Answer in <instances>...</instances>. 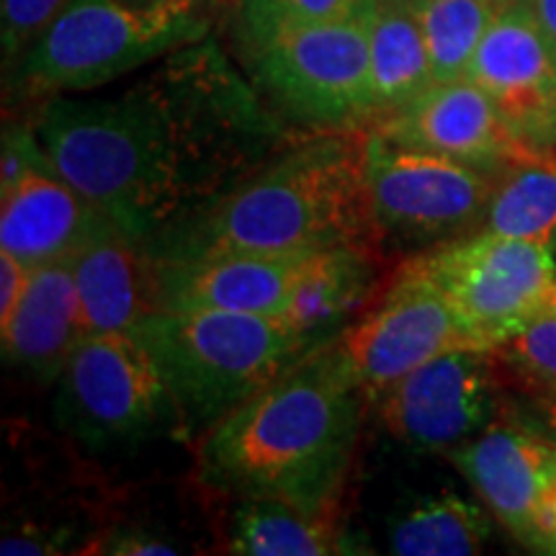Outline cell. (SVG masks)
Masks as SVG:
<instances>
[{"label": "cell", "instance_id": "13", "mask_svg": "<svg viewBox=\"0 0 556 556\" xmlns=\"http://www.w3.org/2000/svg\"><path fill=\"white\" fill-rule=\"evenodd\" d=\"M368 127L405 148L458 160L490 176L544 150L523 142L507 127L490 96L469 78L433 83L397 114Z\"/></svg>", "mask_w": 556, "mask_h": 556}, {"label": "cell", "instance_id": "28", "mask_svg": "<svg viewBox=\"0 0 556 556\" xmlns=\"http://www.w3.org/2000/svg\"><path fill=\"white\" fill-rule=\"evenodd\" d=\"M180 548L173 541L144 531V528H111L80 554H116V556H142V554H178Z\"/></svg>", "mask_w": 556, "mask_h": 556}, {"label": "cell", "instance_id": "14", "mask_svg": "<svg viewBox=\"0 0 556 556\" xmlns=\"http://www.w3.org/2000/svg\"><path fill=\"white\" fill-rule=\"evenodd\" d=\"M312 255L315 253H219L150 258L155 307L283 317Z\"/></svg>", "mask_w": 556, "mask_h": 556}, {"label": "cell", "instance_id": "17", "mask_svg": "<svg viewBox=\"0 0 556 556\" xmlns=\"http://www.w3.org/2000/svg\"><path fill=\"white\" fill-rule=\"evenodd\" d=\"M67 261L78 287L86 336L135 332L157 309L148 250L114 219L103 217Z\"/></svg>", "mask_w": 556, "mask_h": 556}, {"label": "cell", "instance_id": "24", "mask_svg": "<svg viewBox=\"0 0 556 556\" xmlns=\"http://www.w3.org/2000/svg\"><path fill=\"white\" fill-rule=\"evenodd\" d=\"M409 9L426 37L435 83L467 78L479 41L500 9L486 0H413Z\"/></svg>", "mask_w": 556, "mask_h": 556}, {"label": "cell", "instance_id": "26", "mask_svg": "<svg viewBox=\"0 0 556 556\" xmlns=\"http://www.w3.org/2000/svg\"><path fill=\"white\" fill-rule=\"evenodd\" d=\"M73 0H0V31H3V65H16L26 50Z\"/></svg>", "mask_w": 556, "mask_h": 556}, {"label": "cell", "instance_id": "1", "mask_svg": "<svg viewBox=\"0 0 556 556\" xmlns=\"http://www.w3.org/2000/svg\"><path fill=\"white\" fill-rule=\"evenodd\" d=\"M31 129L52 168L142 245L287 144L258 90L208 37L116 96L47 99Z\"/></svg>", "mask_w": 556, "mask_h": 556}, {"label": "cell", "instance_id": "3", "mask_svg": "<svg viewBox=\"0 0 556 556\" xmlns=\"http://www.w3.org/2000/svg\"><path fill=\"white\" fill-rule=\"evenodd\" d=\"M371 127L287 142L212 206L144 245L150 258L317 253L379 238L371 206Z\"/></svg>", "mask_w": 556, "mask_h": 556}, {"label": "cell", "instance_id": "4", "mask_svg": "<svg viewBox=\"0 0 556 556\" xmlns=\"http://www.w3.org/2000/svg\"><path fill=\"white\" fill-rule=\"evenodd\" d=\"M135 336L163 368L186 435H204L319 345L287 317L222 309H155Z\"/></svg>", "mask_w": 556, "mask_h": 556}, {"label": "cell", "instance_id": "5", "mask_svg": "<svg viewBox=\"0 0 556 556\" xmlns=\"http://www.w3.org/2000/svg\"><path fill=\"white\" fill-rule=\"evenodd\" d=\"M208 0H73L13 65V93H83L208 37Z\"/></svg>", "mask_w": 556, "mask_h": 556}, {"label": "cell", "instance_id": "6", "mask_svg": "<svg viewBox=\"0 0 556 556\" xmlns=\"http://www.w3.org/2000/svg\"><path fill=\"white\" fill-rule=\"evenodd\" d=\"M242 31L255 83L278 111L317 129L374 122L364 9L328 21L242 9Z\"/></svg>", "mask_w": 556, "mask_h": 556}, {"label": "cell", "instance_id": "8", "mask_svg": "<svg viewBox=\"0 0 556 556\" xmlns=\"http://www.w3.org/2000/svg\"><path fill=\"white\" fill-rule=\"evenodd\" d=\"M58 392L62 428L90 448L137 443L180 417L163 368L135 332L83 336Z\"/></svg>", "mask_w": 556, "mask_h": 556}, {"label": "cell", "instance_id": "23", "mask_svg": "<svg viewBox=\"0 0 556 556\" xmlns=\"http://www.w3.org/2000/svg\"><path fill=\"white\" fill-rule=\"evenodd\" d=\"M492 536L482 507L456 492L422 497L389 526V552L402 556H471Z\"/></svg>", "mask_w": 556, "mask_h": 556}, {"label": "cell", "instance_id": "18", "mask_svg": "<svg viewBox=\"0 0 556 556\" xmlns=\"http://www.w3.org/2000/svg\"><path fill=\"white\" fill-rule=\"evenodd\" d=\"M3 356L41 384L58 381L67 358L86 336L80 299L70 261H54L29 268L24 296L5 325Z\"/></svg>", "mask_w": 556, "mask_h": 556}, {"label": "cell", "instance_id": "21", "mask_svg": "<svg viewBox=\"0 0 556 556\" xmlns=\"http://www.w3.org/2000/svg\"><path fill=\"white\" fill-rule=\"evenodd\" d=\"M377 287V266L368 245H340L312 255L299 278L287 317L315 343L348 317L358 315Z\"/></svg>", "mask_w": 556, "mask_h": 556}, {"label": "cell", "instance_id": "32", "mask_svg": "<svg viewBox=\"0 0 556 556\" xmlns=\"http://www.w3.org/2000/svg\"><path fill=\"white\" fill-rule=\"evenodd\" d=\"M486 3H492V5H495V9H507V5L528 3V0H486Z\"/></svg>", "mask_w": 556, "mask_h": 556}, {"label": "cell", "instance_id": "10", "mask_svg": "<svg viewBox=\"0 0 556 556\" xmlns=\"http://www.w3.org/2000/svg\"><path fill=\"white\" fill-rule=\"evenodd\" d=\"M371 206L379 238L443 242L482 225L497 176L405 148L371 129Z\"/></svg>", "mask_w": 556, "mask_h": 556}, {"label": "cell", "instance_id": "29", "mask_svg": "<svg viewBox=\"0 0 556 556\" xmlns=\"http://www.w3.org/2000/svg\"><path fill=\"white\" fill-rule=\"evenodd\" d=\"M29 268L13 258L11 253L0 250V325H5L16 312L21 296H24Z\"/></svg>", "mask_w": 556, "mask_h": 556}, {"label": "cell", "instance_id": "15", "mask_svg": "<svg viewBox=\"0 0 556 556\" xmlns=\"http://www.w3.org/2000/svg\"><path fill=\"white\" fill-rule=\"evenodd\" d=\"M490 516L518 539L533 544V513L556 469V443L533 428L492 422L477 438L448 451Z\"/></svg>", "mask_w": 556, "mask_h": 556}, {"label": "cell", "instance_id": "19", "mask_svg": "<svg viewBox=\"0 0 556 556\" xmlns=\"http://www.w3.org/2000/svg\"><path fill=\"white\" fill-rule=\"evenodd\" d=\"M368 29L374 122L397 114L433 86V65L413 9L400 0H361Z\"/></svg>", "mask_w": 556, "mask_h": 556}, {"label": "cell", "instance_id": "11", "mask_svg": "<svg viewBox=\"0 0 556 556\" xmlns=\"http://www.w3.org/2000/svg\"><path fill=\"white\" fill-rule=\"evenodd\" d=\"M500 379L492 351L443 353L379 400L389 433L415 451H454L495 422Z\"/></svg>", "mask_w": 556, "mask_h": 556}, {"label": "cell", "instance_id": "35", "mask_svg": "<svg viewBox=\"0 0 556 556\" xmlns=\"http://www.w3.org/2000/svg\"><path fill=\"white\" fill-rule=\"evenodd\" d=\"M552 554H556V546H554V552H552Z\"/></svg>", "mask_w": 556, "mask_h": 556}, {"label": "cell", "instance_id": "30", "mask_svg": "<svg viewBox=\"0 0 556 556\" xmlns=\"http://www.w3.org/2000/svg\"><path fill=\"white\" fill-rule=\"evenodd\" d=\"M531 402L533 413H536V426H533V430L556 443V394L554 397H541Z\"/></svg>", "mask_w": 556, "mask_h": 556}, {"label": "cell", "instance_id": "33", "mask_svg": "<svg viewBox=\"0 0 556 556\" xmlns=\"http://www.w3.org/2000/svg\"><path fill=\"white\" fill-rule=\"evenodd\" d=\"M546 312H552V315H556V289H554L552 299H548V309Z\"/></svg>", "mask_w": 556, "mask_h": 556}, {"label": "cell", "instance_id": "25", "mask_svg": "<svg viewBox=\"0 0 556 556\" xmlns=\"http://www.w3.org/2000/svg\"><path fill=\"white\" fill-rule=\"evenodd\" d=\"M500 379H510L526 397L541 400L556 394V315L544 312L495 348Z\"/></svg>", "mask_w": 556, "mask_h": 556}, {"label": "cell", "instance_id": "7", "mask_svg": "<svg viewBox=\"0 0 556 556\" xmlns=\"http://www.w3.org/2000/svg\"><path fill=\"white\" fill-rule=\"evenodd\" d=\"M407 263L443 291L464 328L486 351L544 315L556 289L552 245L482 229L438 242Z\"/></svg>", "mask_w": 556, "mask_h": 556}, {"label": "cell", "instance_id": "16", "mask_svg": "<svg viewBox=\"0 0 556 556\" xmlns=\"http://www.w3.org/2000/svg\"><path fill=\"white\" fill-rule=\"evenodd\" d=\"M0 193V250L26 268L73 258L106 217L50 163L24 173Z\"/></svg>", "mask_w": 556, "mask_h": 556}, {"label": "cell", "instance_id": "12", "mask_svg": "<svg viewBox=\"0 0 556 556\" xmlns=\"http://www.w3.org/2000/svg\"><path fill=\"white\" fill-rule=\"evenodd\" d=\"M469 80L490 96L507 127L533 144L556 148V37L528 3L492 18L471 60Z\"/></svg>", "mask_w": 556, "mask_h": 556}, {"label": "cell", "instance_id": "9", "mask_svg": "<svg viewBox=\"0 0 556 556\" xmlns=\"http://www.w3.org/2000/svg\"><path fill=\"white\" fill-rule=\"evenodd\" d=\"M338 345L366 400L377 402L409 371L443 353L486 351L464 328L443 291L409 263L379 302L340 332Z\"/></svg>", "mask_w": 556, "mask_h": 556}, {"label": "cell", "instance_id": "34", "mask_svg": "<svg viewBox=\"0 0 556 556\" xmlns=\"http://www.w3.org/2000/svg\"><path fill=\"white\" fill-rule=\"evenodd\" d=\"M400 3H407L409 5V3H413V0H400Z\"/></svg>", "mask_w": 556, "mask_h": 556}, {"label": "cell", "instance_id": "31", "mask_svg": "<svg viewBox=\"0 0 556 556\" xmlns=\"http://www.w3.org/2000/svg\"><path fill=\"white\" fill-rule=\"evenodd\" d=\"M528 5L536 13L541 24L556 37V0H528Z\"/></svg>", "mask_w": 556, "mask_h": 556}, {"label": "cell", "instance_id": "20", "mask_svg": "<svg viewBox=\"0 0 556 556\" xmlns=\"http://www.w3.org/2000/svg\"><path fill=\"white\" fill-rule=\"evenodd\" d=\"M229 554L330 556L348 554L338 507L307 510L278 497H235L229 518Z\"/></svg>", "mask_w": 556, "mask_h": 556}, {"label": "cell", "instance_id": "27", "mask_svg": "<svg viewBox=\"0 0 556 556\" xmlns=\"http://www.w3.org/2000/svg\"><path fill=\"white\" fill-rule=\"evenodd\" d=\"M242 9L281 18L328 21L358 13L361 0H242Z\"/></svg>", "mask_w": 556, "mask_h": 556}, {"label": "cell", "instance_id": "22", "mask_svg": "<svg viewBox=\"0 0 556 556\" xmlns=\"http://www.w3.org/2000/svg\"><path fill=\"white\" fill-rule=\"evenodd\" d=\"M479 229L552 245L556 240V148L531 152L500 173Z\"/></svg>", "mask_w": 556, "mask_h": 556}, {"label": "cell", "instance_id": "2", "mask_svg": "<svg viewBox=\"0 0 556 556\" xmlns=\"http://www.w3.org/2000/svg\"><path fill=\"white\" fill-rule=\"evenodd\" d=\"M364 400L338 338L317 345L201 435V482L229 497L338 507Z\"/></svg>", "mask_w": 556, "mask_h": 556}]
</instances>
